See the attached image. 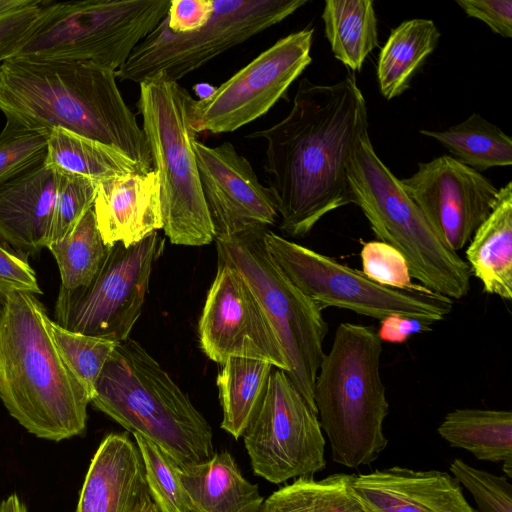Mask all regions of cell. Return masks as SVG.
<instances>
[{"mask_svg":"<svg viewBox=\"0 0 512 512\" xmlns=\"http://www.w3.org/2000/svg\"><path fill=\"white\" fill-rule=\"evenodd\" d=\"M241 437L254 474L271 483L314 476L326 467L318 415L284 370H272Z\"/></svg>","mask_w":512,"mask_h":512,"instance_id":"cell-13","label":"cell"},{"mask_svg":"<svg viewBox=\"0 0 512 512\" xmlns=\"http://www.w3.org/2000/svg\"><path fill=\"white\" fill-rule=\"evenodd\" d=\"M136 512H160L152 501L149 491L144 494L138 504Z\"/></svg>","mask_w":512,"mask_h":512,"instance_id":"cell-44","label":"cell"},{"mask_svg":"<svg viewBox=\"0 0 512 512\" xmlns=\"http://www.w3.org/2000/svg\"><path fill=\"white\" fill-rule=\"evenodd\" d=\"M382 342L372 326L337 327L314 384V404L328 437L332 460L348 468L374 462L387 447L389 413L380 376Z\"/></svg>","mask_w":512,"mask_h":512,"instance_id":"cell-5","label":"cell"},{"mask_svg":"<svg viewBox=\"0 0 512 512\" xmlns=\"http://www.w3.org/2000/svg\"><path fill=\"white\" fill-rule=\"evenodd\" d=\"M193 90L195 94L199 97L198 100H203L212 95L215 92L216 87L208 83H198L193 86Z\"/></svg>","mask_w":512,"mask_h":512,"instance_id":"cell-45","label":"cell"},{"mask_svg":"<svg viewBox=\"0 0 512 512\" xmlns=\"http://www.w3.org/2000/svg\"><path fill=\"white\" fill-rule=\"evenodd\" d=\"M190 512H260L264 498L258 485L241 473L228 451L194 465H177Z\"/></svg>","mask_w":512,"mask_h":512,"instance_id":"cell-22","label":"cell"},{"mask_svg":"<svg viewBox=\"0 0 512 512\" xmlns=\"http://www.w3.org/2000/svg\"><path fill=\"white\" fill-rule=\"evenodd\" d=\"M212 14V0H171L164 20L171 32L185 34L204 27Z\"/></svg>","mask_w":512,"mask_h":512,"instance_id":"cell-40","label":"cell"},{"mask_svg":"<svg viewBox=\"0 0 512 512\" xmlns=\"http://www.w3.org/2000/svg\"><path fill=\"white\" fill-rule=\"evenodd\" d=\"M0 111L31 128L60 127L112 145L153 170L143 130L109 69L14 56L0 64Z\"/></svg>","mask_w":512,"mask_h":512,"instance_id":"cell-2","label":"cell"},{"mask_svg":"<svg viewBox=\"0 0 512 512\" xmlns=\"http://www.w3.org/2000/svg\"><path fill=\"white\" fill-rule=\"evenodd\" d=\"M193 149L215 238L267 228L279 220L271 189L230 142L210 147L195 139Z\"/></svg>","mask_w":512,"mask_h":512,"instance_id":"cell-17","label":"cell"},{"mask_svg":"<svg viewBox=\"0 0 512 512\" xmlns=\"http://www.w3.org/2000/svg\"><path fill=\"white\" fill-rule=\"evenodd\" d=\"M313 31L304 28L279 39L208 98L194 99L192 125L197 134L233 132L266 114L311 63Z\"/></svg>","mask_w":512,"mask_h":512,"instance_id":"cell-14","label":"cell"},{"mask_svg":"<svg viewBox=\"0 0 512 512\" xmlns=\"http://www.w3.org/2000/svg\"><path fill=\"white\" fill-rule=\"evenodd\" d=\"M164 250L157 231L129 247L116 243L92 280L75 289L60 285L55 322L76 333L122 342L138 320L154 265Z\"/></svg>","mask_w":512,"mask_h":512,"instance_id":"cell-12","label":"cell"},{"mask_svg":"<svg viewBox=\"0 0 512 512\" xmlns=\"http://www.w3.org/2000/svg\"><path fill=\"white\" fill-rule=\"evenodd\" d=\"M200 345L220 364L230 357L263 360L289 371L280 342L241 274L218 259L217 272L199 319Z\"/></svg>","mask_w":512,"mask_h":512,"instance_id":"cell-15","label":"cell"},{"mask_svg":"<svg viewBox=\"0 0 512 512\" xmlns=\"http://www.w3.org/2000/svg\"><path fill=\"white\" fill-rule=\"evenodd\" d=\"M468 17L481 20L504 38H512L511 0H457Z\"/></svg>","mask_w":512,"mask_h":512,"instance_id":"cell-41","label":"cell"},{"mask_svg":"<svg viewBox=\"0 0 512 512\" xmlns=\"http://www.w3.org/2000/svg\"><path fill=\"white\" fill-rule=\"evenodd\" d=\"M265 229L215 238L218 259L234 267L247 282L280 342L289 365L287 376L317 413L313 392L325 355L328 324L323 309L303 294L270 257L263 240Z\"/></svg>","mask_w":512,"mask_h":512,"instance_id":"cell-9","label":"cell"},{"mask_svg":"<svg viewBox=\"0 0 512 512\" xmlns=\"http://www.w3.org/2000/svg\"><path fill=\"white\" fill-rule=\"evenodd\" d=\"M50 132L6 118L0 132V186L44 162Z\"/></svg>","mask_w":512,"mask_h":512,"instance_id":"cell-34","label":"cell"},{"mask_svg":"<svg viewBox=\"0 0 512 512\" xmlns=\"http://www.w3.org/2000/svg\"><path fill=\"white\" fill-rule=\"evenodd\" d=\"M137 108L159 174L163 230L176 245L202 246L215 239L193 149L194 98L178 82L157 74L143 80Z\"/></svg>","mask_w":512,"mask_h":512,"instance_id":"cell-7","label":"cell"},{"mask_svg":"<svg viewBox=\"0 0 512 512\" xmlns=\"http://www.w3.org/2000/svg\"><path fill=\"white\" fill-rule=\"evenodd\" d=\"M346 174L352 203L360 207L379 241L404 255L412 277L452 300L465 297L471 278L467 262L437 237L400 179L376 154L368 131L359 137Z\"/></svg>","mask_w":512,"mask_h":512,"instance_id":"cell-6","label":"cell"},{"mask_svg":"<svg viewBox=\"0 0 512 512\" xmlns=\"http://www.w3.org/2000/svg\"><path fill=\"white\" fill-rule=\"evenodd\" d=\"M171 0H81L45 5L15 57L89 62L116 72L165 18Z\"/></svg>","mask_w":512,"mask_h":512,"instance_id":"cell-8","label":"cell"},{"mask_svg":"<svg viewBox=\"0 0 512 512\" xmlns=\"http://www.w3.org/2000/svg\"><path fill=\"white\" fill-rule=\"evenodd\" d=\"M13 291L42 293L36 274L26 259L0 243V309Z\"/></svg>","mask_w":512,"mask_h":512,"instance_id":"cell-39","label":"cell"},{"mask_svg":"<svg viewBox=\"0 0 512 512\" xmlns=\"http://www.w3.org/2000/svg\"><path fill=\"white\" fill-rule=\"evenodd\" d=\"M263 240L280 270L322 309L337 307L379 320L398 314L431 323L443 320L453 309L452 299L421 284L407 290L386 287L362 271L268 229Z\"/></svg>","mask_w":512,"mask_h":512,"instance_id":"cell-10","label":"cell"},{"mask_svg":"<svg viewBox=\"0 0 512 512\" xmlns=\"http://www.w3.org/2000/svg\"><path fill=\"white\" fill-rule=\"evenodd\" d=\"M49 321L35 294L6 297L0 309V399L28 432L58 442L85 431L91 399L61 357Z\"/></svg>","mask_w":512,"mask_h":512,"instance_id":"cell-3","label":"cell"},{"mask_svg":"<svg viewBox=\"0 0 512 512\" xmlns=\"http://www.w3.org/2000/svg\"><path fill=\"white\" fill-rule=\"evenodd\" d=\"M47 248L57 262L61 286L67 289L88 284L109 249L98 230L93 207L65 237L50 243Z\"/></svg>","mask_w":512,"mask_h":512,"instance_id":"cell-31","label":"cell"},{"mask_svg":"<svg viewBox=\"0 0 512 512\" xmlns=\"http://www.w3.org/2000/svg\"><path fill=\"white\" fill-rule=\"evenodd\" d=\"M66 175L103 180L136 172H147L120 149L64 128L51 129L43 162Z\"/></svg>","mask_w":512,"mask_h":512,"instance_id":"cell-24","label":"cell"},{"mask_svg":"<svg viewBox=\"0 0 512 512\" xmlns=\"http://www.w3.org/2000/svg\"><path fill=\"white\" fill-rule=\"evenodd\" d=\"M0 512H27V507L17 494H11L0 502Z\"/></svg>","mask_w":512,"mask_h":512,"instance_id":"cell-43","label":"cell"},{"mask_svg":"<svg viewBox=\"0 0 512 512\" xmlns=\"http://www.w3.org/2000/svg\"><path fill=\"white\" fill-rule=\"evenodd\" d=\"M65 176L42 163L0 186V239L22 256L47 248L54 203Z\"/></svg>","mask_w":512,"mask_h":512,"instance_id":"cell-20","label":"cell"},{"mask_svg":"<svg viewBox=\"0 0 512 512\" xmlns=\"http://www.w3.org/2000/svg\"><path fill=\"white\" fill-rule=\"evenodd\" d=\"M440 35L432 20L422 18L406 20L391 31L377 64L379 89L385 99L400 96L409 88Z\"/></svg>","mask_w":512,"mask_h":512,"instance_id":"cell-26","label":"cell"},{"mask_svg":"<svg viewBox=\"0 0 512 512\" xmlns=\"http://www.w3.org/2000/svg\"><path fill=\"white\" fill-rule=\"evenodd\" d=\"M437 237L457 252L493 210L499 189L480 172L449 155L418 164L400 180Z\"/></svg>","mask_w":512,"mask_h":512,"instance_id":"cell-16","label":"cell"},{"mask_svg":"<svg viewBox=\"0 0 512 512\" xmlns=\"http://www.w3.org/2000/svg\"><path fill=\"white\" fill-rule=\"evenodd\" d=\"M355 474L296 478L264 499L260 512H360L352 492Z\"/></svg>","mask_w":512,"mask_h":512,"instance_id":"cell-30","label":"cell"},{"mask_svg":"<svg viewBox=\"0 0 512 512\" xmlns=\"http://www.w3.org/2000/svg\"><path fill=\"white\" fill-rule=\"evenodd\" d=\"M377 335L381 342L404 343L414 334L430 332L431 322L394 314L380 320Z\"/></svg>","mask_w":512,"mask_h":512,"instance_id":"cell-42","label":"cell"},{"mask_svg":"<svg viewBox=\"0 0 512 512\" xmlns=\"http://www.w3.org/2000/svg\"><path fill=\"white\" fill-rule=\"evenodd\" d=\"M140 452L150 497L160 512H190L183 492L177 463L161 447L141 434L133 433Z\"/></svg>","mask_w":512,"mask_h":512,"instance_id":"cell-33","label":"cell"},{"mask_svg":"<svg viewBox=\"0 0 512 512\" xmlns=\"http://www.w3.org/2000/svg\"><path fill=\"white\" fill-rule=\"evenodd\" d=\"M307 0H217L199 30L175 34L165 20L132 51L116 79L140 83L157 74L178 82L213 58L280 23Z\"/></svg>","mask_w":512,"mask_h":512,"instance_id":"cell-11","label":"cell"},{"mask_svg":"<svg viewBox=\"0 0 512 512\" xmlns=\"http://www.w3.org/2000/svg\"><path fill=\"white\" fill-rule=\"evenodd\" d=\"M365 131L366 101L348 75L331 85L302 79L287 116L246 136L266 141L265 171L285 234L304 237L325 215L352 203L346 169Z\"/></svg>","mask_w":512,"mask_h":512,"instance_id":"cell-1","label":"cell"},{"mask_svg":"<svg viewBox=\"0 0 512 512\" xmlns=\"http://www.w3.org/2000/svg\"><path fill=\"white\" fill-rule=\"evenodd\" d=\"M148 492L143 461L127 433H110L98 446L76 512H136Z\"/></svg>","mask_w":512,"mask_h":512,"instance_id":"cell-21","label":"cell"},{"mask_svg":"<svg viewBox=\"0 0 512 512\" xmlns=\"http://www.w3.org/2000/svg\"><path fill=\"white\" fill-rule=\"evenodd\" d=\"M49 329L67 367L92 400L96 381L117 342L71 332L51 319Z\"/></svg>","mask_w":512,"mask_h":512,"instance_id":"cell-32","label":"cell"},{"mask_svg":"<svg viewBox=\"0 0 512 512\" xmlns=\"http://www.w3.org/2000/svg\"><path fill=\"white\" fill-rule=\"evenodd\" d=\"M471 275L483 290L512 298V182L499 189L497 202L474 232L465 252Z\"/></svg>","mask_w":512,"mask_h":512,"instance_id":"cell-23","label":"cell"},{"mask_svg":"<svg viewBox=\"0 0 512 512\" xmlns=\"http://www.w3.org/2000/svg\"><path fill=\"white\" fill-rule=\"evenodd\" d=\"M325 36L340 62L361 70L378 46L377 17L371 0H327L322 13Z\"/></svg>","mask_w":512,"mask_h":512,"instance_id":"cell-27","label":"cell"},{"mask_svg":"<svg viewBox=\"0 0 512 512\" xmlns=\"http://www.w3.org/2000/svg\"><path fill=\"white\" fill-rule=\"evenodd\" d=\"M352 492L363 512H476L447 472L393 466L355 475Z\"/></svg>","mask_w":512,"mask_h":512,"instance_id":"cell-18","label":"cell"},{"mask_svg":"<svg viewBox=\"0 0 512 512\" xmlns=\"http://www.w3.org/2000/svg\"><path fill=\"white\" fill-rule=\"evenodd\" d=\"M96 224L108 247H129L163 228L158 172H136L97 184L93 203Z\"/></svg>","mask_w":512,"mask_h":512,"instance_id":"cell-19","label":"cell"},{"mask_svg":"<svg viewBox=\"0 0 512 512\" xmlns=\"http://www.w3.org/2000/svg\"><path fill=\"white\" fill-rule=\"evenodd\" d=\"M420 133L435 139L451 157L478 172L512 164L510 136L478 113L446 130L423 129Z\"/></svg>","mask_w":512,"mask_h":512,"instance_id":"cell-29","label":"cell"},{"mask_svg":"<svg viewBox=\"0 0 512 512\" xmlns=\"http://www.w3.org/2000/svg\"><path fill=\"white\" fill-rule=\"evenodd\" d=\"M451 447L472 453L478 460L512 467V412L460 408L446 414L437 428Z\"/></svg>","mask_w":512,"mask_h":512,"instance_id":"cell-25","label":"cell"},{"mask_svg":"<svg viewBox=\"0 0 512 512\" xmlns=\"http://www.w3.org/2000/svg\"><path fill=\"white\" fill-rule=\"evenodd\" d=\"M273 365L267 361L230 357L217 376L223 410L221 428L236 440L253 416L266 390Z\"/></svg>","mask_w":512,"mask_h":512,"instance_id":"cell-28","label":"cell"},{"mask_svg":"<svg viewBox=\"0 0 512 512\" xmlns=\"http://www.w3.org/2000/svg\"><path fill=\"white\" fill-rule=\"evenodd\" d=\"M362 272L380 285L395 289H413L412 275L404 255L382 241L363 244L360 252Z\"/></svg>","mask_w":512,"mask_h":512,"instance_id":"cell-37","label":"cell"},{"mask_svg":"<svg viewBox=\"0 0 512 512\" xmlns=\"http://www.w3.org/2000/svg\"><path fill=\"white\" fill-rule=\"evenodd\" d=\"M90 403L127 431L156 443L178 465L199 464L215 454L207 420L135 340L116 344Z\"/></svg>","mask_w":512,"mask_h":512,"instance_id":"cell-4","label":"cell"},{"mask_svg":"<svg viewBox=\"0 0 512 512\" xmlns=\"http://www.w3.org/2000/svg\"><path fill=\"white\" fill-rule=\"evenodd\" d=\"M47 2L33 0L29 5L0 11V64L26 44L39 25Z\"/></svg>","mask_w":512,"mask_h":512,"instance_id":"cell-38","label":"cell"},{"mask_svg":"<svg viewBox=\"0 0 512 512\" xmlns=\"http://www.w3.org/2000/svg\"><path fill=\"white\" fill-rule=\"evenodd\" d=\"M360 512H363L362 510Z\"/></svg>","mask_w":512,"mask_h":512,"instance_id":"cell-46","label":"cell"},{"mask_svg":"<svg viewBox=\"0 0 512 512\" xmlns=\"http://www.w3.org/2000/svg\"><path fill=\"white\" fill-rule=\"evenodd\" d=\"M450 471L472 494L480 512H512V485L507 478L472 467L458 458L451 462Z\"/></svg>","mask_w":512,"mask_h":512,"instance_id":"cell-36","label":"cell"},{"mask_svg":"<svg viewBox=\"0 0 512 512\" xmlns=\"http://www.w3.org/2000/svg\"><path fill=\"white\" fill-rule=\"evenodd\" d=\"M96 188L89 178L65 176L54 203L48 245L65 237L93 207Z\"/></svg>","mask_w":512,"mask_h":512,"instance_id":"cell-35","label":"cell"}]
</instances>
